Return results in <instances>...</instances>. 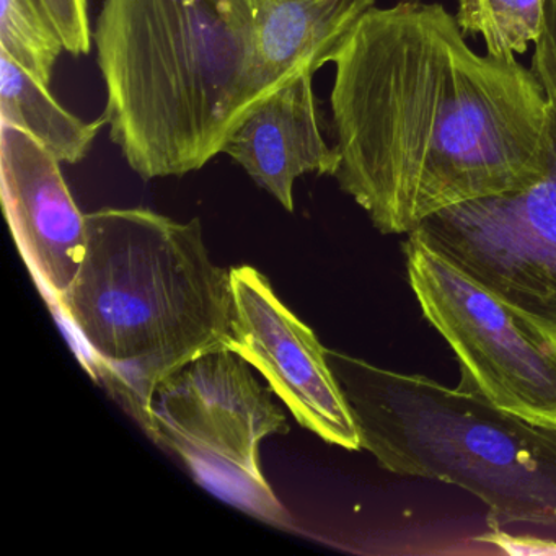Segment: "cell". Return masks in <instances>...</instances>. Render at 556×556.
<instances>
[{
    "label": "cell",
    "instance_id": "1",
    "mask_svg": "<svg viewBox=\"0 0 556 556\" xmlns=\"http://www.w3.org/2000/svg\"><path fill=\"white\" fill-rule=\"evenodd\" d=\"M331 64L333 178L387 236L548 168L555 135L535 74L471 50L444 5H374Z\"/></svg>",
    "mask_w": 556,
    "mask_h": 556
},
{
    "label": "cell",
    "instance_id": "2",
    "mask_svg": "<svg viewBox=\"0 0 556 556\" xmlns=\"http://www.w3.org/2000/svg\"><path fill=\"white\" fill-rule=\"evenodd\" d=\"M79 275L51 312L90 377L152 432V399L172 374L230 350V269L211 260L200 219L144 207L86 214Z\"/></svg>",
    "mask_w": 556,
    "mask_h": 556
},
{
    "label": "cell",
    "instance_id": "3",
    "mask_svg": "<svg viewBox=\"0 0 556 556\" xmlns=\"http://www.w3.org/2000/svg\"><path fill=\"white\" fill-rule=\"evenodd\" d=\"M93 45L110 138L144 180L201 170L265 100L252 0H103Z\"/></svg>",
    "mask_w": 556,
    "mask_h": 556
},
{
    "label": "cell",
    "instance_id": "4",
    "mask_svg": "<svg viewBox=\"0 0 556 556\" xmlns=\"http://www.w3.org/2000/svg\"><path fill=\"white\" fill-rule=\"evenodd\" d=\"M361 448L402 477L464 488L494 526L556 527V425L501 408L468 380L445 387L327 350Z\"/></svg>",
    "mask_w": 556,
    "mask_h": 556
},
{
    "label": "cell",
    "instance_id": "5",
    "mask_svg": "<svg viewBox=\"0 0 556 556\" xmlns=\"http://www.w3.org/2000/svg\"><path fill=\"white\" fill-rule=\"evenodd\" d=\"M273 393L236 351H213L157 387L149 438L177 454L211 493L255 519L286 529L291 516L260 465L263 439L289 432Z\"/></svg>",
    "mask_w": 556,
    "mask_h": 556
},
{
    "label": "cell",
    "instance_id": "6",
    "mask_svg": "<svg viewBox=\"0 0 556 556\" xmlns=\"http://www.w3.org/2000/svg\"><path fill=\"white\" fill-rule=\"evenodd\" d=\"M408 282L426 320L460 364V377L501 408L556 425V331L497 298L408 233Z\"/></svg>",
    "mask_w": 556,
    "mask_h": 556
},
{
    "label": "cell",
    "instance_id": "7",
    "mask_svg": "<svg viewBox=\"0 0 556 556\" xmlns=\"http://www.w3.org/2000/svg\"><path fill=\"white\" fill-rule=\"evenodd\" d=\"M409 233L556 331V139L535 184L455 204Z\"/></svg>",
    "mask_w": 556,
    "mask_h": 556
},
{
    "label": "cell",
    "instance_id": "8",
    "mask_svg": "<svg viewBox=\"0 0 556 556\" xmlns=\"http://www.w3.org/2000/svg\"><path fill=\"white\" fill-rule=\"evenodd\" d=\"M233 315L230 350L258 370L302 428L330 444L359 451L353 412L327 359V348L276 295L253 266L230 269Z\"/></svg>",
    "mask_w": 556,
    "mask_h": 556
},
{
    "label": "cell",
    "instance_id": "9",
    "mask_svg": "<svg viewBox=\"0 0 556 556\" xmlns=\"http://www.w3.org/2000/svg\"><path fill=\"white\" fill-rule=\"evenodd\" d=\"M0 188L12 237L48 307L70 291L87 250L61 162L34 136L0 123Z\"/></svg>",
    "mask_w": 556,
    "mask_h": 556
},
{
    "label": "cell",
    "instance_id": "10",
    "mask_svg": "<svg viewBox=\"0 0 556 556\" xmlns=\"http://www.w3.org/2000/svg\"><path fill=\"white\" fill-rule=\"evenodd\" d=\"M325 128L314 76L304 74L263 100L230 136L223 154L292 213L299 177H333L337 172V151L325 138Z\"/></svg>",
    "mask_w": 556,
    "mask_h": 556
},
{
    "label": "cell",
    "instance_id": "11",
    "mask_svg": "<svg viewBox=\"0 0 556 556\" xmlns=\"http://www.w3.org/2000/svg\"><path fill=\"white\" fill-rule=\"evenodd\" d=\"M376 0H252L265 99L295 77L333 63Z\"/></svg>",
    "mask_w": 556,
    "mask_h": 556
},
{
    "label": "cell",
    "instance_id": "12",
    "mask_svg": "<svg viewBox=\"0 0 556 556\" xmlns=\"http://www.w3.org/2000/svg\"><path fill=\"white\" fill-rule=\"evenodd\" d=\"M0 123L34 136L61 164L76 165L92 151L106 119L77 118L54 100L50 87L0 53Z\"/></svg>",
    "mask_w": 556,
    "mask_h": 556
},
{
    "label": "cell",
    "instance_id": "13",
    "mask_svg": "<svg viewBox=\"0 0 556 556\" xmlns=\"http://www.w3.org/2000/svg\"><path fill=\"white\" fill-rule=\"evenodd\" d=\"M546 5L548 0H457L455 21L491 56L516 58L542 37Z\"/></svg>",
    "mask_w": 556,
    "mask_h": 556
},
{
    "label": "cell",
    "instance_id": "14",
    "mask_svg": "<svg viewBox=\"0 0 556 556\" xmlns=\"http://www.w3.org/2000/svg\"><path fill=\"white\" fill-rule=\"evenodd\" d=\"M63 51L60 31L41 0H0V53L50 87Z\"/></svg>",
    "mask_w": 556,
    "mask_h": 556
},
{
    "label": "cell",
    "instance_id": "15",
    "mask_svg": "<svg viewBox=\"0 0 556 556\" xmlns=\"http://www.w3.org/2000/svg\"><path fill=\"white\" fill-rule=\"evenodd\" d=\"M60 31L64 50L73 56L89 54L93 45L87 0H41Z\"/></svg>",
    "mask_w": 556,
    "mask_h": 556
},
{
    "label": "cell",
    "instance_id": "16",
    "mask_svg": "<svg viewBox=\"0 0 556 556\" xmlns=\"http://www.w3.org/2000/svg\"><path fill=\"white\" fill-rule=\"evenodd\" d=\"M533 48L535 50H533L530 70L539 79L543 96L548 103L553 135L556 139V0H548L545 27H543L542 37Z\"/></svg>",
    "mask_w": 556,
    "mask_h": 556
}]
</instances>
